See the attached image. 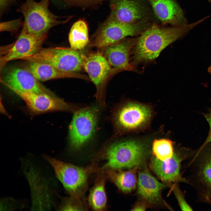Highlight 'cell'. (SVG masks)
I'll list each match as a JSON object with an SVG mask.
<instances>
[{"label": "cell", "mask_w": 211, "mask_h": 211, "mask_svg": "<svg viewBox=\"0 0 211 211\" xmlns=\"http://www.w3.org/2000/svg\"><path fill=\"white\" fill-rule=\"evenodd\" d=\"M207 18L205 17L191 23L169 27L153 23L138 38L134 47L133 64L154 60L166 47Z\"/></svg>", "instance_id": "obj_1"}, {"label": "cell", "mask_w": 211, "mask_h": 211, "mask_svg": "<svg viewBox=\"0 0 211 211\" xmlns=\"http://www.w3.org/2000/svg\"><path fill=\"white\" fill-rule=\"evenodd\" d=\"M23 172L29 186L32 210H47L54 207L56 195L54 176L41 166L34 157L21 160Z\"/></svg>", "instance_id": "obj_2"}, {"label": "cell", "mask_w": 211, "mask_h": 211, "mask_svg": "<svg viewBox=\"0 0 211 211\" xmlns=\"http://www.w3.org/2000/svg\"><path fill=\"white\" fill-rule=\"evenodd\" d=\"M149 143L135 139L111 143L104 148L100 156L106 162L102 170L130 169L146 164L150 154Z\"/></svg>", "instance_id": "obj_3"}, {"label": "cell", "mask_w": 211, "mask_h": 211, "mask_svg": "<svg viewBox=\"0 0 211 211\" xmlns=\"http://www.w3.org/2000/svg\"><path fill=\"white\" fill-rule=\"evenodd\" d=\"M42 157L50 164L56 178L70 196L76 198L82 199L87 190L90 176L99 171L95 163L85 167H81L48 155H43Z\"/></svg>", "instance_id": "obj_4"}, {"label": "cell", "mask_w": 211, "mask_h": 211, "mask_svg": "<svg viewBox=\"0 0 211 211\" xmlns=\"http://www.w3.org/2000/svg\"><path fill=\"white\" fill-rule=\"evenodd\" d=\"M187 160L189 184L195 189L199 202L211 206V143L202 144Z\"/></svg>", "instance_id": "obj_5"}, {"label": "cell", "mask_w": 211, "mask_h": 211, "mask_svg": "<svg viewBox=\"0 0 211 211\" xmlns=\"http://www.w3.org/2000/svg\"><path fill=\"white\" fill-rule=\"evenodd\" d=\"M50 0H25L17 9L24 18L22 28L28 33L37 36L48 33L55 26L66 23L71 18L60 20L58 17L50 11L48 6Z\"/></svg>", "instance_id": "obj_6"}, {"label": "cell", "mask_w": 211, "mask_h": 211, "mask_svg": "<svg viewBox=\"0 0 211 211\" xmlns=\"http://www.w3.org/2000/svg\"><path fill=\"white\" fill-rule=\"evenodd\" d=\"M152 111L149 106L135 102H127L113 112L112 120L116 135L142 129L149 123Z\"/></svg>", "instance_id": "obj_7"}, {"label": "cell", "mask_w": 211, "mask_h": 211, "mask_svg": "<svg viewBox=\"0 0 211 211\" xmlns=\"http://www.w3.org/2000/svg\"><path fill=\"white\" fill-rule=\"evenodd\" d=\"M153 23L144 22L129 24L116 21L108 17L92 35L89 45L101 49L128 36L141 35Z\"/></svg>", "instance_id": "obj_8"}, {"label": "cell", "mask_w": 211, "mask_h": 211, "mask_svg": "<svg viewBox=\"0 0 211 211\" xmlns=\"http://www.w3.org/2000/svg\"><path fill=\"white\" fill-rule=\"evenodd\" d=\"M84 56L71 48L42 47L35 54L22 59L48 64L63 72H77L83 68Z\"/></svg>", "instance_id": "obj_9"}, {"label": "cell", "mask_w": 211, "mask_h": 211, "mask_svg": "<svg viewBox=\"0 0 211 211\" xmlns=\"http://www.w3.org/2000/svg\"><path fill=\"white\" fill-rule=\"evenodd\" d=\"M98 113L96 106L79 108L74 112L69 128V141L72 149H80L91 138L96 130Z\"/></svg>", "instance_id": "obj_10"}, {"label": "cell", "mask_w": 211, "mask_h": 211, "mask_svg": "<svg viewBox=\"0 0 211 211\" xmlns=\"http://www.w3.org/2000/svg\"><path fill=\"white\" fill-rule=\"evenodd\" d=\"M83 68L96 89V96L100 107L105 106L106 89L110 78L120 72L112 67L100 51L84 55Z\"/></svg>", "instance_id": "obj_11"}, {"label": "cell", "mask_w": 211, "mask_h": 211, "mask_svg": "<svg viewBox=\"0 0 211 211\" xmlns=\"http://www.w3.org/2000/svg\"><path fill=\"white\" fill-rule=\"evenodd\" d=\"M47 33L37 36L22 28L16 40L0 48V68L1 71L7 63L13 60L22 59L36 53L42 47Z\"/></svg>", "instance_id": "obj_12"}, {"label": "cell", "mask_w": 211, "mask_h": 211, "mask_svg": "<svg viewBox=\"0 0 211 211\" xmlns=\"http://www.w3.org/2000/svg\"><path fill=\"white\" fill-rule=\"evenodd\" d=\"M108 17L129 24L151 22V12L147 0H110Z\"/></svg>", "instance_id": "obj_13"}, {"label": "cell", "mask_w": 211, "mask_h": 211, "mask_svg": "<svg viewBox=\"0 0 211 211\" xmlns=\"http://www.w3.org/2000/svg\"><path fill=\"white\" fill-rule=\"evenodd\" d=\"M193 151L186 148L175 150L173 156L165 161L158 160L153 155L151 159L150 167L157 177L167 186L179 182L189 184L188 180L181 176V169L182 162L191 156Z\"/></svg>", "instance_id": "obj_14"}, {"label": "cell", "mask_w": 211, "mask_h": 211, "mask_svg": "<svg viewBox=\"0 0 211 211\" xmlns=\"http://www.w3.org/2000/svg\"><path fill=\"white\" fill-rule=\"evenodd\" d=\"M26 103L31 113L37 115L52 111L74 113L79 108L51 93L14 92Z\"/></svg>", "instance_id": "obj_15"}, {"label": "cell", "mask_w": 211, "mask_h": 211, "mask_svg": "<svg viewBox=\"0 0 211 211\" xmlns=\"http://www.w3.org/2000/svg\"><path fill=\"white\" fill-rule=\"evenodd\" d=\"M0 81L14 92L51 93L25 68H9L1 77Z\"/></svg>", "instance_id": "obj_16"}, {"label": "cell", "mask_w": 211, "mask_h": 211, "mask_svg": "<svg viewBox=\"0 0 211 211\" xmlns=\"http://www.w3.org/2000/svg\"><path fill=\"white\" fill-rule=\"evenodd\" d=\"M138 171L137 193L150 206L164 205L172 208L164 201L161 196L162 191L167 187L166 184L158 181L149 172L146 164L139 167Z\"/></svg>", "instance_id": "obj_17"}, {"label": "cell", "mask_w": 211, "mask_h": 211, "mask_svg": "<svg viewBox=\"0 0 211 211\" xmlns=\"http://www.w3.org/2000/svg\"><path fill=\"white\" fill-rule=\"evenodd\" d=\"M137 40L138 38H124L106 46L100 51L112 67L120 71L132 70L134 68L129 63V55Z\"/></svg>", "instance_id": "obj_18"}, {"label": "cell", "mask_w": 211, "mask_h": 211, "mask_svg": "<svg viewBox=\"0 0 211 211\" xmlns=\"http://www.w3.org/2000/svg\"><path fill=\"white\" fill-rule=\"evenodd\" d=\"M157 18L163 25L177 26L187 24L183 11L174 0H147Z\"/></svg>", "instance_id": "obj_19"}, {"label": "cell", "mask_w": 211, "mask_h": 211, "mask_svg": "<svg viewBox=\"0 0 211 211\" xmlns=\"http://www.w3.org/2000/svg\"><path fill=\"white\" fill-rule=\"evenodd\" d=\"M25 68L29 71L39 81L64 78H74L90 80L86 75L77 72H67L60 71L48 64L28 61Z\"/></svg>", "instance_id": "obj_20"}, {"label": "cell", "mask_w": 211, "mask_h": 211, "mask_svg": "<svg viewBox=\"0 0 211 211\" xmlns=\"http://www.w3.org/2000/svg\"><path fill=\"white\" fill-rule=\"evenodd\" d=\"M139 167L136 166L126 171L120 169L105 171L107 178L119 190L124 193H128L133 191L137 186V173Z\"/></svg>", "instance_id": "obj_21"}, {"label": "cell", "mask_w": 211, "mask_h": 211, "mask_svg": "<svg viewBox=\"0 0 211 211\" xmlns=\"http://www.w3.org/2000/svg\"><path fill=\"white\" fill-rule=\"evenodd\" d=\"M107 178L105 171L102 170L98 173L88 197L89 205L93 210L102 211L107 207V198L105 185Z\"/></svg>", "instance_id": "obj_22"}, {"label": "cell", "mask_w": 211, "mask_h": 211, "mask_svg": "<svg viewBox=\"0 0 211 211\" xmlns=\"http://www.w3.org/2000/svg\"><path fill=\"white\" fill-rule=\"evenodd\" d=\"M70 48L78 50L84 49L89 44L88 24L84 19H80L72 25L68 35Z\"/></svg>", "instance_id": "obj_23"}, {"label": "cell", "mask_w": 211, "mask_h": 211, "mask_svg": "<svg viewBox=\"0 0 211 211\" xmlns=\"http://www.w3.org/2000/svg\"><path fill=\"white\" fill-rule=\"evenodd\" d=\"M152 151L153 155L161 161L171 158L175 152L173 143L170 139L166 138L155 139L152 142Z\"/></svg>", "instance_id": "obj_24"}, {"label": "cell", "mask_w": 211, "mask_h": 211, "mask_svg": "<svg viewBox=\"0 0 211 211\" xmlns=\"http://www.w3.org/2000/svg\"><path fill=\"white\" fill-rule=\"evenodd\" d=\"M58 207L59 210H83L86 209L82 199L70 196L63 198Z\"/></svg>", "instance_id": "obj_25"}, {"label": "cell", "mask_w": 211, "mask_h": 211, "mask_svg": "<svg viewBox=\"0 0 211 211\" xmlns=\"http://www.w3.org/2000/svg\"><path fill=\"white\" fill-rule=\"evenodd\" d=\"M173 192L181 210L182 211H193V208L186 201L185 195L180 188L178 183L167 185Z\"/></svg>", "instance_id": "obj_26"}, {"label": "cell", "mask_w": 211, "mask_h": 211, "mask_svg": "<svg viewBox=\"0 0 211 211\" xmlns=\"http://www.w3.org/2000/svg\"><path fill=\"white\" fill-rule=\"evenodd\" d=\"M68 6L81 7H93L106 0H61Z\"/></svg>", "instance_id": "obj_27"}, {"label": "cell", "mask_w": 211, "mask_h": 211, "mask_svg": "<svg viewBox=\"0 0 211 211\" xmlns=\"http://www.w3.org/2000/svg\"><path fill=\"white\" fill-rule=\"evenodd\" d=\"M23 24L21 18L3 22L0 23V31L15 32L18 30L21 26L23 25Z\"/></svg>", "instance_id": "obj_28"}, {"label": "cell", "mask_w": 211, "mask_h": 211, "mask_svg": "<svg viewBox=\"0 0 211 211\" xmlns=\"http://www.w3.org/2000/svg\"><path fill=\"white\" fill-rule=\"evenodd\" d=\"M207 113H202L209 126V130L207 136L202 145H204L208 143H211V108H208Z\"/></svg>", "instance_id": "obj_29"}, {"label": "cell", "mask_w": 211, "mask_h": 211, "mask_svg": "<svg viewBox=\"0 0 211 211\" xmlns=\"http://www.w3.org/2000/svg\"><path fill=\"white\" fill-rule=\"evenodd\" d=\"M1 203L10 204L6 206L3 209H15L19 208L18 206H20L21 208L22 206L19 205L18 204L20 203L17 202V200H14L12 198H4L3 199Z\"/></svg>", "instance_id": "obj_30"}, {"label": "cell", "mask_w": 211, "mask_h": 211, "mask_svg": "<svg viewBox=\"0 0 211 211\" xmlns=\"http://www.w3.org/2000/svg\"><path fill=\"white\" fill-rule=\"evenodd\" d=\"M150 207V205L146 201L142 199L141 200L136 203L131 210L145 211Z\"/></svg>", "instance_id": "obj_31"}, {"label": "cell", "mask_w": 211, "mask_h": 211, "mask_svg": "<svg viewBox=\"0 0 211 211\" xmlns=\"http://www.w3.org/2000/svg\"><path fill=\"white\" fill-rule=\"evenodd\" d=\"M13 0H0L1 15L12 2Z\"/></svg>", "instance_id": "obj_32"}, {"label": "cell", "mask_w": 211, "mask_h": 211, "mask_svg": "<svg viewBox=\"0 0 211 211\" xmlns=\"http://www.w3.org/2000/svg\"><path fill=\"white\" fill-rule=\"evenodd\" d=\"M208 71L211 74V66L208 68Z\"/></svg>", "instance_id": "obj_33"}, {"label": "cell", "mask_w": 211, "mask_h": 211, "mask_svg": "<svg viewBox=\"0 0 211 211\" xmlns=\"http://www.w3.org/2000/svg\"><path fill=\"white\" fill-rule=\"evenodd\" d=\"M209 1L210 2V3H211V0H209Z\"/></svg>", "instance_id": "obj_34"}]
</instances>
